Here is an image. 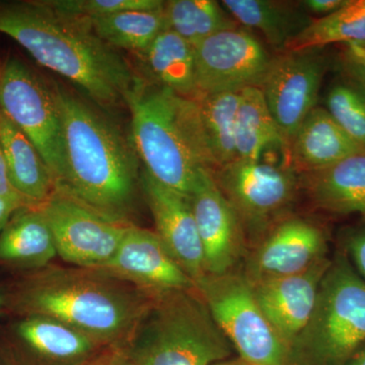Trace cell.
<instances>
[{
    "mask_svg": "<svg viewBox=\"0 0 365 365\" xmlns=\"http://www.w3.org/2000/svg\"><path fill=\"white\" fill-rule=\"evenodd\" d=\"M365 153V148L338 125L325 108L316 107L295 132L285 165L297 175L307 174Z\"/></svg>",
    "mask_w": 365,
    "mask_h": 365,
    "instance_id": "cell-19",
    "label": "cell"
},
{
    "mask_svg": "<svg viewBox=\"0 0 365 365\" xmlns=\"http://www.w3.org/2000/svg\"><path fill=\"white\" fill-rule=\"evenodd\" d=\"M0 143L14 190L28 207H40L55 191L51 174L30 139L1 112Z\"/></svg>",
    "mask_w": 365,
    "mask_h": 365,
    "instance_id": "cell-21",
    "label": "cell"
},
{
    "mask_svg": "<svg viewBox=\"0 0 365 365\" xmlns=\"http://www.w3.org/2000/svg\"><path fill=\"white\" fill-rule=\"evenodd\" d=\"M39 208L51 228L58 257L74 267H103L131 225L112 222L57 190Z\"/></svg>",
    "mask_w": 365,
    "mask_h": 365,
    "instance_id": "cell-11",
    "label": "cell"
},
{
    "mask_svg": "<svg viewBox=\"0 0 365 365\" xmlns=\"http://www.w3.org/2000/svg\"><path fill=\"white\" fill-rule=\"evenodd\" d=\"M331 262L327 257L304 272L251 284L266 318L289 348L311 318Z\"/></svg>",
    "mask_w": 365,
    "mask_h": 365,
    "instance_id": "cell-17",
    "label": "cell"
},
{
    "mask_svg": "<svg viewBox=\"0 0 365 365\" xmlns=\"http://www.w3.org/2000/svg\"><path fill=\"white\" fill-rule=\"evenodd\" d=\"M163 14L168 30L193 47L220 31L239 25L215 0H170L163 4Z\"/></svg>",
    "mask_w": 365,
    "mask_h": 365,
    "instance_id": "cell-27",
    "label": "cell"
},
{
    "mask_svg": "<svg viewBox=\"0 0 365 365\" xmlns=\"http://www.w3.org/2000/svg\"><path fill=\"white\" fill-rule=\"evenodd\" d=\"M365 42V0H349L339 11L314 21L285 51Z\"/></svg>",
    "mask_w": 365,
    "mask_h": 365,
    "instance_id": "cell-29",
    "label": "cell"
},
{
    "mask_svg": "<svg viewBox=\"0 0 365 365\" xmlns=\"http://www.w3.org/2000/svg\"><path fill=\"white\" fill-rule=\"evenodd\" d=\"M195 287L237 356L251 365H292L289 346L266 318L244 274H205Z\"/></svg>",
    "mask_w": 365,
    "mask_h": 365,
    "instance_id": "cell-7",
    "label": "cell"
},
{
    "mask_svg": "<svg viewBox=\"0 0 365 365\" xmlns=\"http://www.w3.org/2000/svg\"><path fill=\"white\" fill-rule=\"evenodd\" d=\"M122 349L135 365H213L235 352L196 287L155 295Z\"/></svg>",
    "mask_w": 365,
    "mask_h": 365,
    "instance_id": "cell-5",
    "label": "cell"
},
{
    "mask_svg": "<svg viewBox=\"0 0 365 365\" xmlns=\"http://www.w3.org/2000/svg\"><path fill=\"white\" fill-rule=\"evenodd\" d=\"M138 56L145 71L144 79L151 85L196 98L195 51L176 33L163 31Z\"/></svg>",
    "mask_w": 365,
    "mask_h": 365,
    "instance_id": "cell-24",
    "label": "cell"
},
{
    "mask_svg": "<svg viewBox=\"0 0 365 365\" xmlns=\"http://www.w3.org/2000/svg\"><path fill=\"white\" fill-rule=\"evenodd\" d=\"M213 365H251L248 362L245 361L239 356H232L230 359L222 360V361L217 362Z\"/></svg>",
    "mask_w": 365,
    "mask_h": 365,
    "instance_id": "cell-39",
    "label": "cell"
},
{
    "mask_svg": "<svg viewBox=\"0 0 365 365\" xmlns=\"http://www.w3.org/2000/svg\"><path fill=\"white\" fill-rule=\"evenodd\" d=\"M85 365H135L122 348H103Z\"/></svg>",
    "mask_w": 365,
    "mask_h": 365,
    "instance_id": "cell-35",
    "label": "cell"
},
{
    "mask_svg": "<svg viewBox=\"0 0 365 365\" xmlns=\"http://www.w3.org/2000/svg\"><path fill=\"white\" fill-rule=\"evenodd\" d=\"M126 106L131 115L130 141L144 170L190 197L201 170H216L196 100L141 78Z\"/></svg>",
    "mask_w": 365,
    "mask_h": 365,
    "instance_id": "cell-4",
    "label": "cell"
},
{
    "mask_svg": "<svg viewBox=\"0 0 365 365\" xmlns=\"http://www.w3.org/2000/svg\"><path fill=\"white\" fill-rule=\"evenodd\" d=\"M190 201L202 245L205 274L235 270L246 255V235L210 170H201Z\"/></svg>",
    "mask_w": 365,
    "mask_h": 365,
    "instance_id": "cell-14",
    "label": "cell"
},
{
    "mask_svg": "<svg viewBox=\"0 0 365 365\" xmlns=\"http://www.w3.org/2000/svg\"><path fill=\"white\" fill-rule=\"evenodd\" d=\"M93 32L114 49L138 55L167 30L163 6L155 11H129L88 19Z\"/></svg>",
    "mask_w": 365,
    "mask_h": 365,
    "instance_id": "cell-26",
    "label": "cell"
},
{
    "mask_svg": "<svg viewBox=\"0 0 365 365\" xmlns=\"http://www.w3.org/2000/svg\"><path fill=\"white\" fill-rule=\"evenodd\" d=\"M235 160H261L265 151L287 145L260 88L241 91L235 124Z\"/></svg>",
    "mask_w": 365,
    "mask_h": 365,
    "instance_id": "cell-25",
    "label": "cell"
},
{
    "mask_svg": "<svg viewBox=\"0 0 365 365\" xmlns=\"http://www.w3.org/2000/svg\"><path fill=\"white\" fill-rule=\"evenodd\" d=\"M0 33L102 108L126 105L143 78L93 32L88 19L59 13L47 1L0 4Z\"/></svg>",
    "mask_w": 365,
    "mask_h": 365,
    "instance_id": "cell-1",
    "label": "cell"
},
{
    "mask_svg": "<svg viewBox=\"0 0 365 365\" xmlns=\"http://www.w3.org/2000/svg\"><path fill=\"white\" fill-rule=\"evenodd\" d=\"M153 297L97 269L50 265L21 285L14 307L56 319L102 348H124Z\"/></svg>",
    "mask_w": 365,
    "mask_h": 365,
    "instance_id": "cell-3",
    "label": "cell"
},
{
    "mask_svg": "<svg viewBox=\"0 0 365 365\" xmlns=\"http://www.w3.org/2000/svg\"><path fill=\"white\" fill-rule=\"evenodd\" d=\"M66 150L63 192L112 222L133 225L139 160L117 125L83 98L55 86Z\"/></svg>",
    "mask_w": 365,
    "mask_h": 365,
    "instance_id": "cell-2",
    "label": "cell"
},
{
    "mask_svg": "<svg viewBox=\"0 0 365 365\" xmlns=\"http://www.w3.org/2000/svg\"><path fill=\"white\" fill-rule=\"evenodd\" d=\"M197 98L260 88L273 57L251 31L237 25L194 47Z\"/></svg>",
    "mask_w": 365,
    "mask_h": 365,
    "instance_id": "cell-10",
    "label": "cell"
},
{
    "mask_svg": "<svg viewBox=\"0 0 365 365\" xmlns=\"http://www.w3.org/2000/svg\"><path fill=\"white\" fill-rule=\"evenodd\" d=\"M365 345V279L338 255L319 285L311 318L290 346L292 365H346Z\"/></svg>",
    "mask_w": 365,
    "mask_h": 365,
    "instance_id": "cell-6",
    "label": "cell"
},
{
    "mask_svg": "<svg viewBox=\"0 0 365 365\" xmlns=\"http://www.w3.org/2000/svg\"><path fill=\"white\" fill-rule=\"evenodd\" d=\"M323 228L304 218L287 217L255 245L242 270L251 284L304 272L327 258Z\"/></svg>",
    "mask_w": 365,
    "mask_h": 365,
    "instance_id": "cell-13",
    "label": "cell"
},
{
    "mask_svg": "<svg viewBox=\"0 0 365 365\" xmlns=\"http://www.w3.org/2000/svg\"><path fill=\"white\" fill-rule=\"evenodd\" d=\"M352 83H354V81H352ZM355 85H357L359 86L360 88H361L362 91L365 93V85L364 83H354Z\"/></svg>",
    "mask_w": 365,
    "mask_h": 365,
    "instance_id": "cell-41",
    "label": "cell"
},
{
    "mask_svg": "<svg viewBox=\"0 0 365 365\" xmlns=\"http://www.w3.org/2000/svg\"><path fill=\"white\" fill-rule=\"evenodd\" d=\"M48 4L59 13L93 19L129 11L162 9V0H51Z\"/></svg>",
    "mask_w": 365,
    "mask_h": 365,
    "instance_id": "cell-31",
    "label": "cell"
},
{
    "mask_svg": "<svg viewBox=\"0 0 365 365\" xmlns=\"http://www.w3.org/2000/svg\"><path fill=\"white\" fill-rule=\"evenodd\" d=\"M16 365H85L103 348L56 319L24 316L14 327Z\"/></svg>",
    "mask_w": 365,
    "mask_h": 365,
    "instance_id": "cell-18",
    "label": "cell"
},
{
    "mask_svg": "<svg viewBox=\"0 0 365 365\" xmlns=\"http://www.w3.org/2000/svg\"><path fill=\"white\" fill-rule=\"evenodd\" d=\"M140 188L153 215L155 232L195 283L205 275V269L190 197L160 184L144 170L140 175Z\"/></svg>",
    "mask_w": 365,
    "mask_h": 365,
    "instance_id": "cell-16",
    "label": "cell"
},
{
    "mask_svg": "<svg viewBox=\"0 0 365 365\" xmlns=\"http://www.w3.org/2000/svg\"><path fill=\"white\" fill-rule=\"evenodd\" d=\"M220 4L240 26L259 31L269 44L284 51L314 21L302 6L287 2L223 0Z\"/></svg>",
    "mask_w": 365,
    "mask_h": 365,
    "instance_id": "cell-23",
    "label": "cell"
},
{
    "mask_svg": "<svg viewBox=\"0 0 365 365\" xmlns=\"http://www.w3.org/2000/svg\"><path fill=\"white\" fill-rule=\"evenodd\" d=\"M212 176L254 246L287 218L300 187L299 175L289 167L262 160H235Z\"/></svg>",
    "mask_w": 365,
    "mask_h": 365,
    "instance_id": "cell-9",
    "label": "cell"
},
{
    "mask_svg": "<svg viewBox=\"0 0 365 365\" xmlns=\"http://www.w3.org/2000/svg\"><path fill=\"white\" fill-rule=\"evenodd\" d=\"M348 254L357 272L365 279V223L350 230L345 242Z\"/></svg>",
    "mask_w": 365,
    "mask_h": 365,
    "instance_id": "cell-33",
    "label": "cell"
},
{
    "mask_svg": "<svg viewBox=\"0 0 365 365\" xmlns=\"http://www.w3.org/2000/svg\"><path fill=\"white\" fill-rule=\"evenodd\" d=\"M299 179L317 207L334 215H359L365 220V153L299 175Z\"/></svg>",
    "mask_w": 365,
    "mask_h": 365,
    "instance_id": "cell-20",
    "label": "cell"
},
{
    "mask_svg": "<svg viewBox=\"0 0 365 365\" xmlns=\"http://www.w3.org/2000/svg\"><path fill=\"white\" fill-rule=\"evenodd\" d=\"M327 111L353 140L365 148V93L359 86L338 83L327 96Z\"/></svg>",
    "mask_w": 365,
    "mask_h": 365,
    "instance_id": "cell-30",
    "label": "cell"
},
{
    "mask_svg": "<svg viewBox=\"0 0 365 365\" xmlns=\"http://www.w3.org/2000/svg\"><path fill=\"white\" fill-rule=\"evenodd\" d=\"M342 63L351 81L365 85V42L345 44Z\"/></svg>",
    "mask_w": 365,
    "mask_h": 365,
    "instance_id": "cell-32",
    "label": "cell"
},
{
    "mask_svg": "<svg viewBox=\"0 0 365 365\" xmlns=\"http://www.w3.org/2000/svg\"><path fill=\"white\" fill-rule=\"evenodd\" d=\"M7 302L6 295L4 294V292H0V313H1L4 307H6Z\"/></svg>",
    "mask_w": 365,
    "mask_h": 365,
    "instance_id": "cell-40",
    "label": "cell"
},
{
    "mask_svg": "<svg viewBox=\"0 0 365 365\" xmlns=\"http://www.w3.org/2000/svg\"><path fill=\"white\" fill-rule=\"evenodd\" d=\"M346 365H365V345L353 355Z\"/></svg>",
    "mask_w": 365,
    "mask_h": 365,
    "instance_id": "cell-38",
    "label": "cell"
},
{
    "mask_svg": "<svg viewBox=\"0 0 365 365\" xmlns=\"http://www.w3.org/2000/svg\"><path fill=\"white\" fill-rule=\"evenodd\" d=\"M0 197L20 201V202L28 206L25 203V201L23 200V198L19 195L18 192L14 190L11 179H9L6 158H4V150H2L1 143H0Z\"/></svg>",
    "mask_w": 365,
    "mask_h": 365,
    "instance_id": "cell-36",
    "label": "cell"
},
{
    "mask_svg": "<svg viewBox=\"0 0 365 365\" xmlns=\"http://www.w3.org/2000/svg\"><path fill=\"white\" fill-rule=\"evenodd\" d=\"M0 112L35 145L55 190L59 189L66 179V160L54 88H48L21 60L7 59L0 69Z\"/></svg>",
    "mask_w": 365,
    "mask_h": 365,
    "instance_id": "cell-8",
    "label": "cell"
},
{
    "mask_svg": "<svg viewBox=\"0 0 365 365\" xmlns=\"http://www.w3.org/2000/svg\"><path fill=\"white\" fill-rule=\"evenodd\" d=\"M0 365H4V364H0Z\"/></svg>",
    "mask_w": 365,
    "mask_h": 365,
    "instance_id": "cell-42",
    "label": "cell"
},
{
    "mask_svg": "<svg viewBox=\"0 0 365 365\" xmlns=\"http://www.w3.org/2000/svg\"><path fill=\"white\" fill-rule=\"evenodd\" d=\"M58 257L54 237L39 207L20 209L0 232V261L18 267H48Z\"/></svg>",
    "mask_w": 365,
    "mask_h": 365,
    "instance_id": "cell-22",
    "label": "cell"
},
{
    "mask_svg": "<svg viewBox=\"0 0 365 365\" xmlns=\"http://www.w3.org/2000/svg\"><path fill=\"white\" fill-rule=\"evenodd\" d=\"M321 50L284 51L274 57L261 86L274 121L284 139L287 153L300 124L317 107L328 68V60Z\"/></svg>",
    "mask_w": 365,
    "mask_h": 365,
    "instance_id": "cell-12",
    "label": "cell"
},
{
    "mask_svg": "<svg viewBox=\"0 0 365 365\" xmlns=\"http://www.w3.org/2000/svg\"><path fill=\"white\" fill-rule=\"evenodd\" d=\"M349 2V0H304L299 2V6L307 14H316L319 19L326 18L339 11Z\"/></svg>",
    "mask_w": 365,
    "mask_h": 365,
    "instance_id": "cell-34",
    "label": "cell"
},
{
    "mask_svg": "<svg viewBox=\"0 0 365 365\" xmlns=\"http://www.w3.org/2000/svg\"><path fill=\"white\" fill-rule=\"evenodd\" d=\"M24 207H28V206L20 202V201L0 197V232L4 230L7 223L11 222L14 215H16L20 209Z\"/></svg>",
    "mask_w": 365,
    "mask_h": 365,
    "instance_id": "cell-37",
    "label": "cell"
},
{
    "mask_svg": "<svg viewBox=\"0 0 365 365\" xmlns=\"http://www.w3.org/2000/svg\"><path fill=\"white\" fill-rule=\"evenodd\" d=\"M151 295L195 288L153 230L131 225L116 253L97 269Z\"/></svg>",
    "mask_w": 365,
    "mask_h": 365,
    "instance_id": "cell-15",
    "label": "cell"
},
{
    "mask_svg": "<svg viewBox=\"0 0 365 365\" xmlns=\"http://www.w3.org/2000/svg\"><path fill=\"white\" fill-rule=\"evenodd\" d=\"M241 91L194 98L216 170L235 160V124Z\"/></svg>",
    "mask_w": 365,
    "mask_h": 365,
    "instance_id": "cell-28",
    "label": "cell"
}]
</instances>
